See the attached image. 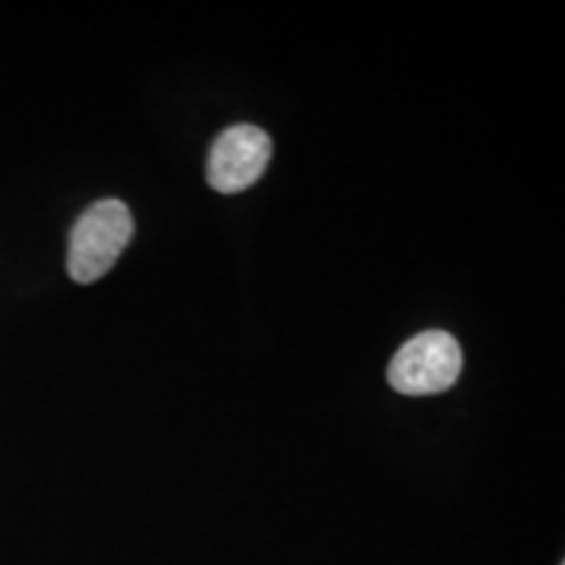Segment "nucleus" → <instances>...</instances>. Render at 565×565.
<instances>
[{"instance_id": "f257e3e1", "label": "nucleus", "mask_w": 565, "mask_h": 565, "mask_svg": "<svg viewBox=\"0 0 565 565\" xmlns=\"http://www.w3.org/2000/svg\"><path fill=\"white\" fill-rule=\"evenodd\" d=\"M134 236L131 210L121 200H100L82 212L68 238V275L82 286L113 270Z\"/></svg>"}, {"instance_id": "f03ea898", "label": "nucleus", "mask_w": 565, "mask_h": 565, "mask_svg": "<svg viewBox=\"0 0 565 565\" xmlns=\"http://www.w3.org/2000/svg\"><path fill=\"white\" fill-rule=\"evenodd\" d=\"M463 351L445 330H424L395 351L387 383L404 395H435L456 385Z\"/></svg>"}, {"instance_id": "7ed1b4c3", "label": "nucleus", "mask_w": 565, "mask_h": 565, "mask_svg": "<svg viewBox=\"0 0 565 565\" xmlns=\"http://www.w3.org/2000/svg\"><path fill=\"white\" fill-rule=\"evenodd\" d=\"M273 154V141L263 129L238 124L212 141L207 181L215 192L238 194L263 179Z\"/></svg>"}]
</instances>
